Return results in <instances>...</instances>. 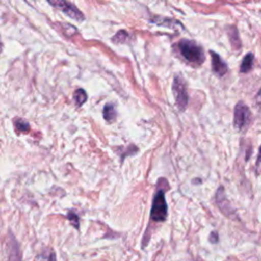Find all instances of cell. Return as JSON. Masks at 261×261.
<instances>
[{
	"mask_svg": "<svg viewBox=\"0 0 261 261\" xmlns=\"http://www.w3.org/2000/svg\"><path fill=\"white\" fill-rule=\"evenodd\" d=\"M178 51L180 55L190 63L201 65L205 60L203 48L193 40L182 39L178 42Z\"/></svg>",
	"mask_w": 261,
	"mask_h": 261,
	"instance_id": "6da1fadb",
	"label": "cell"
},
{
	"mask_svg": "<svg viewBox=\"0 0 261 261\" xmlns=\"http://www.w3.org/2000/svg\"><path fill=\"white\" fill-rule=\"evenodd\" d=\"M253 60H254V55L252 53H248L244 56L242 63H241V67H240V71L243 73L248 72L253 65Z\"/></svg>",
	"mask_w": 261,
	"mask_h": 261,
	"instance_id": "9c48e42d",
	"label": "cell"
},
{
	"mask_svg": "<svg viewBox=\"0 0 261 261\" xmlns=\"http://www.w3.org/2000/svg\"><path fill=\"white\" fill-rule=\"evenodd\" d=\"M103 117L107 121H112L116 117V111L114 108V105L111 103H108L103 108Z\"/></svg>",
	"mask_w": 261,
	"mask_h": 261,
	"instance_id": "30bf717a",
	"label": "cell"
},
{
	"mask_svg": "<svg viewBox=\"0 0 261 261\" xmlns=\"http://www.w3.org/2000/svg\"><path fill=\"white\" fill-rule=\"evenodd\" d=\"M151 219L160 222L164 221L167 216V204L165 201L164 191L160 190L154 196L151 207Z\"/></svg>",
	"mask_w": 261,
	"mask_h": 261,
	"instance_id": "277c9868",
	"label": "cell"
},
{
	"mask_svg": "<svg viewBox=\"0 0 261 261\" xmlns=\"http://www.w3.org/2000/svg\"><path fill=\"white\" fill-rule=\"evenodd\" d=\"M172 92L176 105L180 111H184L188 105L189 95L187 91V84L180 74H176L172 83Z\"/></svg>",
	"mask_w": 261,
	"mask_h": 261,
	"instance_id": "7a4b0ae2",
	"label": "cell"
},
{
	"mask_svg": "<svg viewBox=\"0 0 261 261\" xmlns=\"http://www.w3.org/2000/svg\"><path fill=\"white\" fill-rule=\"evenodd\" d=\"M52 6L57 7L60 9L62 12H64L67 16L70 18L76 20V21H82L85 19L84 14L70 2L67 0H47Z\"/></svg>",
	"mask_w": 261,
	"mask_h": 261,
	"instance_id": "5b68a950",
	"label": "cell"
},
{
	"mask_svg": "<svg viewBox=\"0 0 261 261\" xmlns=\"http://www.w3.org/2000/svg\"><path fill=\"white\" fill-rule=\"evenodd\" d=\"M209 241H210L211 243H217V241H218V234H217V232L212 231V232L210 233V236H209Z\"/></svg>",
	"mask_w": 261,
	"mask_h": 261,
	"instance_id": "9a60e30c",
	"label": "cell"
},
{
	"mask_svg": "<svg viewBox=\"0 0 261 261\" xmlns=\"http://www.w3.org/2000/svg\"><path fill=\"white\" fill-rule=\"evenodd\" d=\"M210 55H211L212 70L218 76H223L227 72V70H228L226 63L222 60V58L216 52L210 51Z\"/></svg>",
	"mask_w": 261,
	"mask_h": 261,
	"instance_id": "52a82bcc",
	"label": "cell"
},
{
	"mask_svg": "<svg viewBox=\"0 0 261 261\" xmlns=\"http://www.w3.org/2000/svg\"><path fill=\"white\" fill-rule=\"evenodd\" d=\"M11 236V240L9 241V257H8V261H20V255H19V251H18V246L17 243L15 242L14 238Z\"/></svg>",
	"mask_w": 261,
	"mask_h": 261,
	"instance_id": "ba28073f",
	"label": "cell"
},
{
	"mask_svg": "<svg viewBox=\"0 0 261 261\" xmlns=\"http://www.w3.org/2000/svg\"><path fill=\"white\" fill-rule=\"evenodd\" d=\"M87 93L83 89H77L73 93V99L76 106H82L87 101Z\"/></svg>",
	"mask_w": 261,
	"mask_h": 261,
	"instance_id": "8fae6325",
	"label": "cell"
},
{
	"mask_svg": "<svg viewBox=\"0 0 261 261\" xmlns=\"http://www.w3.org/2000/svg\"><path fill=\"white\" fill-rule=\"evenodd\" d=\"M38 260H39V261H56V259H55V254H54V252H53L51 249H46V250H44V251L40 254Z\"/></svg>",
	"mask_w": 261,
	"mask_h": 261,
	"instance_id": "4fadbf2b",
	"label": "cell"
},
{
	"mask_svg": "<svg viewBox=\"0 0 261 261\" xmlns=\"http://www.w3.org/2000/svg\"><path fill=\"white\" fill-rule=\"evenodd\" d=\"M215 199H216V204L217 206L219 207V209L221 210V212L223 214H225L227 217L229 218H236L237 214H236V211L233 210V208L230 206V203L229 201L227 200L225 194H224V190L222 187H220L217 192H216V196H215Z\"/></svg>",
	"mask_w": 261,
	"mask_h": 261,
	"instance_id": "8992f818",
	"label": "cell"
},
{
	"mask_svg": "<svg viewBox=\"0 0 261 261\" xmlns=\"http://www.w3.org/2000/svg\"><path fill=\"white\" fill-rule=\"evenodd\" d=\"M13 123H14V126H15V129L18 132V133H24V132H28L30 129V124L28 121H25L24 119H21V118H15L13 120Z\"/></svg>",
	"mask_w": 261,
	"mask_h": 261,
	"instance_id": "7c38bea8",
	"label": "cell"
},
{
	"mask_svg": "<svg viewBox=\"0 0 261 261\" xmlns=\"http://www.w3.org/2000/svg\"><path fill=\"white\" fill-rule=\"evenodd\" d=\"M261 163V146L259 148V153H258V157H257V164Z\"/></svg>",
	"mask_w": 261,
	"mask_h": 261,
	"instance_id": "e0dca14e",
	"label": "cell"
},
{
	"mask_svg": "<svg viewBox=\"0 0 261 261\" xmlns=\"http://www.w3.org/2000/svg\"><path fill=\"white\" fill-rule=\"evenodd\" d=\"M252 120V114L249 107L244 102H239L233 111V125L234 127L240 130H246Z\"/></svg>",
	"mask_w": 261,
	"mask_h": 261,
	"instance_id": "3957f363",
	"label": "cell"
},
{
	"mask_svg": "<svg viewBox=\"0 0 261 261\" xmlns=\"http://www.w3.org/2000/svg\"><path fill=\"white\" fill-rule=\"evenodd\" d=\"M67 218L71 221L72 225H74L76 228L79 227V218H77V216H76L74 213H72V212H68V214H67Z\"/></svg>",
	"mask_w": 261,
	"mask_h": 261,
	"instance_id": "5bb4252c",
	"label": "cell"
},
{
	"mask_svg": "<svg viewBox=\"0 0 261 261\" xmlns=\"http://www.w3.org/2000/svg\"><path fill=\"white\" fill-rule=\"evenodd\" d=\"M255 100H256V105L261 109V89L259 90V92H258V94H257Z\"/></svg>",
	"mask_w": 261,
	"mask_h": 261,
	"instance_id": "2e32d148",
	"label": "cell"
}]
</instances>
